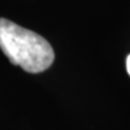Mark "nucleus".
Returning <instances> with one entry per match:
<instances>
[{
  "mask_svg": "<svg viewBox=\"0 0 130 130\" xmlns=\"http://www.w3.org/2000/svg\"><path fill=\"white\" fill-rule=\"evenodd\" d=\"M0 48L13 65L30 74L47 70L54 51L45 37L6 18H0Z\"/></svg>",
  "mask_w": 130,
  "mask_h": 130,
  "instance_id": "nucleus-1",
  "label": "nucleus"
},
{
  "mask_svg": "<svg viewBox=\"0 0 130 130\" xmlns=\"http://www.w3.org/2000/svg\"><path fill=\"white\" fill-rule=\"evenodd\" d=\"M126 71H128V74L130 75V54L128 56V58H126Z\"/></svg>",
  "mask_w": 130,
  "mask_h": 130,
  "instance_id": "nucleus-2",
  "label": "nucleus"
}]
</instances>
